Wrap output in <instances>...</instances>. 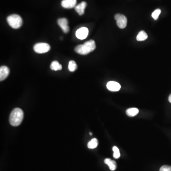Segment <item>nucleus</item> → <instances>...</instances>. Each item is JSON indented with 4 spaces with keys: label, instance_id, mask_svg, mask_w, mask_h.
Instances as JSON below:
<instances>
[{
    "label": "nucleus",
    "instance_id": "1",
    "mask_svg": "<svg viewBox=\"0 0 171 171\" xmlns=\"http://www.w3.org/2000/svg\"><path fill=\"white\" fill-rule=\"evenodd\" d=\"M96 47V43L94 40H91L87 41L82 45L77 46L75 51L77 53L81 55H87L90 52L93 51Z\"/></svg>",
    "mask_w": 171,
    "mask_h": 171
},
{
    "label": "nucleus",
    "instance_id": "2",
    "mask_svg": "<svg viewBox=\"0 0 171 171\" xmlns=\"http://www.w3.org/2000/svg\"><path fill=\"white\" fill-rule=\"evenodd\" d=\"M23 111L19 108H15L11 113L9 118L10 124L13 127H17L21 124L23 120Z\"/></svg>",
    "mask_w": 171,
    "mask_h": 171
},
{
    "label": "nucleus",
    "instance_id": "3",
    "mask_svg": "<svg viewBox=\"0 0 171 171\" xmlns=\"http://www.w3.org/2000/svg\"><path fill=\"white\" fill-rule=\"evenodd\" d=\"M7 21L9 25L13 29H19L22 25L21 17L18 15H12L7 18Z\"/></svg>",
    "mask_w": 171,
    "mask_h": 171
},
{
    "label": "nucleus",
    "instance_id": "4",
    "mask_svg": "<svg viewBox=\"0 0 171 171\" xmlns=\"http://www.w3.org/2000/svg\"><path fill=\"white\" fill-rule=\"evenodd\" d=\"M51 49L50 45L46 43H38L34 45L33 50L37 53H44L49 51Z\"/></svg>",
    "mask_w": 171,
    "mask_h": 171
},
{
    "label": "nucleus",
    "instance_id": "5",
    "mask_svg": "<svg viewBox=\"0 0 171 171\" xmlns=\"http://www.w3.org/2000/svg\"><path fill=\"white\" fill-rule=\"evenodd\" d=\"M115 19L117 21V24L118 27L120 29H124L127 25V18L124 15L122 14H117L115 15Z\"/></svg>",
    "mask_w": 171,
    "mask_h": 171
},
{
    "label": "nucleus",
    "instance_id": "6",
    "mask_svg": "<svg viewBox=\"0 0 171 171\" xmlns=\"http://www.w3.org/2000/svg\"><path fill=\"white\" fill-rule=\"evenodd\" d=\"M58 24L61 28L64 33H67L70 31L68 21L66 18H60L58 20Z\"/></svg>",
    "mask_w": 171,
    "mask_h": 171
},
{
    "label": "nucleus",
    "instance_id": "7",
    "mask_svg": "<svg viewBox=\"0 0 171 171\" xmlns=\"http://www.w3.org/2000/svg\"><path fill=\"white\" fill-rule=\"evenodd\" d=\"M88 30L86 27H82L78 29L76 32V36L78 39L84 40L87 37Z\"/></svg>",
    "mask_w": 171,
    "mask_h": 171
},
{
    "label": "nucleus",
    "instance_id": "8",
    "mask_svg": "<svg viewBox=\"0 0 171 171\" xmlns=\"http://www.w3.org/2000/svg\"><path fill=\"white\" fill-rule=\"evenodd\" d=\"M107 87L111 91H118L120 90L121 85L117 82L109 81L107 84Z\"/></svg>",
    "mask_w": 171,
    "mask_h": 171
},
{
    "label": "nucleus",
    "instance_id": "9",
    "mask_svg": "<svg viewBox=\"0 0 171 171\" xmlns=\"http://www.w3.org/2000/svg\"><path fill=\"white\" fill-rule=\"evenodd\" d=\"M77 0H62L61 6L63 8L71 9L76 7Z\"/></svg>",
    "mask_w": 171,
    "mask_h": 171
},
{
    "label": "nucleus",
    "instance_id": "10",
    "mask_svg": "<svg viewBox=\"0 0 171 171\" xmlns=\"http://www.w3.org/2000/svg\"><path fill=\"white\" fill-rule=\"evenodd\" d=\"M10 73V70L7 67L2 66L0 67V81H2L8 76Z\"/></svg>",
    "mask_w": 171,
    "mask_h": 171
},
{
    "label": "nucleus",
    "instance_id": "11",
    "mask_svg": "<svg viewBox=\"0 0 171 171\" xmlns=\"http://www.w3.org/2000/svg\"><path fill=\"white\" fill-rule=\"evenodd\" d=\"M87 6V3L85 2H82L80 3L79 5H77L75 7V10L78 15H82L84 14L85 12V9Z\"/></svg>",
    "mask_w": 171,
    "mask_h": 171
},
{
    "label": "nucleus",
    "instance_id": "12",
    "mask_svg": "<svg viewBox=\"0 0 171 171\" xmlns=\"http://www.w3.org/2000/svg\"><path fill=\"white\" fill-rule=\"evenodd\" d=\"M104 162L106 165H107L109 166V169H110L111 171H114L117 168V163L114 160L107 158V159H105Z\"/></svg>",
    "mask_w": 171,
    "mask_h": 171
},
{
    "label": "nucleus",
    "instance_id": "13",
    "mask_svg": "<svg viewBox=\"0 0 171 171\" xmlns=\"http://www.w3.org/2000/svg\"><path fill=\"white\" fill-rule=\"evenodd\" d=\"M148 38V35L147 33L143 31H141L138 33L136 37L137 41H145Z\"/></svg>",
    "mask_w": 171,
    "mask_h": 171
},
{
    "label": "nucleus",
    "instance_id": "14",
    "mask_svg": "<svg viewBox=\"0 0 171 171\" xmlns=\"http://www.w3.org/2000/svg\"><path fill=\"white\" fill-rule=\"evenodd\" d=\"M62 67L57 61H53L51 65V70L53 71H60L62 70Z\"/></svg>",
    "mask_w": 171,
    "mask_h": 171
},
{
    "label": "nucleus",
    "instance_id": "15",
    "mask_svg": "<svg viewBox=\"0 0 171 171\" xmlns=\"http://www.w3.org/2000/svg\"><path fill=\"white\" fill-rule=\"evenodd\" d=\"M138 113H139V110L136 108H129L126 111L127 115L131 117L136 116Z\"/></svg>",
    "mask_w": 171,
    "mask_h": 171
},
{
    "label": "nucleus",
    "instance_id": "16",
    "mask_svg": "<svg viewBox=\"0 0 171 171\" xmlns=\"http://www.w3.org/2000/svg\"><path fill=\"white\" fill-rule=\"evenodd\" d=\"M98 146V140L96 138H93L87 143V147L90 149H94Z\"/></svg>",
    "mask_w": 171,
    "mask_h": 171
},
{
    "label": "nucleus",
    "instance_id": "17",
    "mask_svg": "<svg viewBox=\"0 0 171 171\" xmlns=\"http://www.w3.org/2000/svg\"><path fill=\"white\" fill-rule=\"evenodd\" d=\"M77 65L74 61H71L68 64V70L70 71L74 72L77 69Z\"/></svg>",
    "mask_w": 171,
    "mask_h": 171
},
{
    "label": "nucleus",
    "instance_id": "18",
    "mask_svg": "<svg viewBox=\"0 0 171 171\" xmlns=\"http://www.w3.org/2000/svg\"><path fill=\"white\" fill-rule=\"evenodd\" d=\"M113 151H114L113 156L115 159H118L120 156V153L119 152V149L117 146H114L113 147Z\"/></svg>",
    "mask_w": 171,
    "mask_h": 171
},
{
    "label": "nucleus",
    "instance_id": "19",
    "mask_svg": "<svg viewBox=\"0 0 171 171\" xmlns=\"http://www.w3.org/2000/svg\"><path fill=\"white\" fill-rule=\"evenodd\" d=\"M161 12V11L160 9H156V10H155V11L153 12L152 14V17L154 20H157L158 19L159 15H160Z\"/></svg>",
    "mask_w": 171,
    "mask_h": 171
},
{
    "label": "nucleus",
    "instance_id": "20",
    "mask_svg": "<svg viewBox=\"0 0 171 171\" xmlns=\"http://www.w3.org/2000/svg\"><path fill=\"white\" fill-rule=\"evenodd\" d=\"M160 171H171V166H163L160 169Z\"/></svg>",
    "mask_w": 171,
    "mask_h": 171
},
{
    "label": "nucleus",
    "instance_id": "21",
    "mask_svg": "<svg viewBox=\"0 0 171 171\" xmlns=\"http://www.w3.org/2000/svg\"><path fill=\"white\" fill-rule=\"evenodd\" d=\"M168 100H169V101L171 103V94L170 95V96H169V98H168Z\"/></svg>",
    "mask_w": 171,
    "mask_h": 171
},
{
    "label": "nucleus",
    "instance_id": "22",
    "mask_svg": "<svg viewBox=\"0 0 171 171\" xmlns=\"http://www.w3.org/2000/svg\"><path fill=\"white\" fill-rule=\"evenodd\" d=\"M90 135H91V136H92V133H90Z\"/></svg>",
    "mask_w": 171,
    "mask_h": 171
}]
</instances>
